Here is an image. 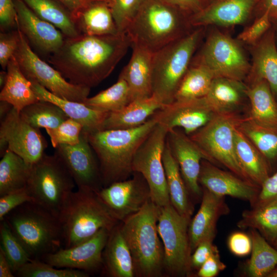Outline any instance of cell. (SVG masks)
Wrapping results in <instances>:
<instances>
[{"label": "cell", "mask_w": 277, "mask_h": 277, "mask_svg": "<svg viewBox=\"0 0 277 277\" xmlns=\"http://www.w3.org/2000/svg\"><path fill=\"white\" fill-rule=\"evenodd\" d=\"M216 113L204 97L186 101H174L164 105L151 116L168 131L182 128L190 135L205 125Z\"/></svg>", "instance_id": "ac0fdd59"}, {"label": "cell", "mask_w": 277, "mask_h": 277, "mask_svg": "<svg viewBox=\"0 0 277 277\" xmlns=\"http://www.w3.org/2000/svg\"><path fill=\"white\" fill-rule=\"evenodd\" d=\"M253 51L254 80H264L272 94L277 95V49L273 36L269 33L258 42Z\"/></svg>", "instance_id": "836d02e7"}, {"label": "cell", "mask_w": 277, "mask_h": 277, "mask_svg": "<svg viewBox=\"0 0 277 277\" xmlns=\"http://www.w3.org/2000/svg\"><path fill=\"white\" fill-rule=\"evenodd\" d=\"M213 240H206L200 243L191 255V268L197 269L211 256L218 254L217 248Z\"/></svg>", "instance_id": "f907efd6"}, {"label": "cell", "mask_w": 277, "mask_h": 277, "mask_svg": "<svg viewBox=\"0 0 277 277\" xmlns=\"http://www.w3.org/2000/svg\"><path fill=\"white\" fill-rule=\"evenodd\" d=\"M267 277H277V267L266 276Z\"/></svg>", "instance_id": "be15d7a7"}, {"label": "cell", "mask_w": 277, "mask_h": 277, "mask_svg": "<svg viewBox=\"0 0 277 277\" xmlns=\"http://www.w3.org/2000/svg\"><path fill=\"white\" fill-rule=\"evenodd\" d=\"M247 87L242 82L226 77H214L207 94L204 97L216 113L234 112L247 96Z\"/></svg>", "instance_id": "f546056e"}, {"label": "cell", "mask_w": 277, "mask_h": 277, "mask_svg": "<svg viewBox=\"0 0 277 277\" xmlns=\"http://www.w3.org/2000/svg\"><path fill=\"white\" fill-rule=\"evenodd\" d=\"M159 210L150 199L120 227L132 255L135 275L140 276H159L164 264L157 227Z\"/></svg>", "instance_id": "5b68a950"}, {"label": "cell", "mask_w": 277, "mask_h": 277, "mask_svg": "<svg viewBox=\"0 0 277 277\" xmlns=\"http://www.w3.org/2000/svg\"><path fill=\"white\" fill-rule=\"evenodd\" d=\"M17 14L13 0H0V25L2 31L16 28Z\"/></svg>", "instance_id": "db71d44e"}, {"label": "cell", "mask_w": 277, "mask_h": 277, "mask_svg": "<svg viewBox=\"0 0 277 277\" xmlns=\"http://www.w3.org/2000/svg\"><path fill=\"white\" fill-rule=\"evenodd\" d=\"M250 103L249 117L256 124L277 133V105L268 83L264 80L254 82L247 88Z\"/></svg>", "instance_id": "f1b7e54d"}, {"label": "cell", "mask_w": 277, "mask_h": 277, "mask_svg": "<svg viewBox=\"0 0 277 277\" xmlns=\"http://www.w3.org/2000/svg\"><path fill=\"white\" fill-rule=\"evenodd\" d=\"M118 31H126L140 8L142 0H107Z\"/></svg>", "instance_id": "f6af8a7d"}, {"label": "cell", "mask_w": 277, "mask_h": 277, "mask_svg": "<svg viewBox=\"0 0 277 277\" xmlns=\"http://www.w3.org/2000/svg\"><path fill=\"white\" fill-rule=\"evenodd\" d=\"M256 8L262 13L267 11L271 17L277 18V0H260Z\"/></svg>", "instance_id": "91938a15"}, {"label": "cell", "mask_w": 277, "mask_h": 277, "mask_svg": "<svg viewBox=\"0 0 277 277\" xmlns=\"http://www.w3.org/2000/svg\"><path fill=\"white\" fill-rule=\"evenodd\" d=\"M157 124L151 116L144 124L133 128L85 130L97 157L105 187L125 180L132 172V162L136 151Z\"/></svg>", "instance_id": "7a4b0ae2"}, {"label": "cell", "mask_w": 277, "mask_h": 277, "mask_svg": "<svg viewBox=\"0 0 277 277\" xmlns=\"http://www.w3.org/2000/svg\"><path fill=\"white\" fill-rule=\"evenodd\" d=\"M189 17L166 0H142L126 33L132 45L154 53L191 32Z\"/></svg>", "instance_id": "3957f363"}, {"label": "cell", "mask_w": 277, "mask_h": 277, "mask_svg": "<svg viewBox=\"0 0 277 277\" xmlns=\"http://www.w3.org/2000/svg\"><path fill=\"white\" fill-rule=\"evenodd\" d=\"M20 277H88L85 271L56 268L41 260H31L15 273Z\"/></svg>", "instance_id": "ee69618b"}, {"label": "cell", "mask_w": 277, "mask_h": 277, "mask_svg": "<svg viewBox=\"0 0 277 277\" xmlns=\"http://www.w3.org/2000/svg\"><path fill=\"white\" fill-rule=\"evenodd\" d=\"M74 21L81 34L104 35L120 33L107 0L93 3L83 10Z\"/></svg>", "instance_id": "4dcf8cb0"}, {"label": "cell", "mask_w": 277, "mask_h": 277, "mask_svg": "<svg viewBox=\"0 0 277 277\" xmlns=\"http://www.w3.org/2000/svg\"><path fill=\"white\" fill-rule=\"evenodd\" d=\"M22 118L36 129H52L69 118L53 103L39 100L24 107L20 112Z\"/></svg>", "instance_id": "ab89813d"}, {"label": "cell", "mask_w": 277, "mask_h": 277, "mask_svg": "<svg viewBox=\"0 0 277 277\" xmlns=\"http://www.w3.org/2000/svg\"><path fill=\"white\" fill-rule=\"evenodd\" d=\"M237 225L257 230L272 244L277 237V200L244 211Z\"/></svg>", "instance_id": "8d00e7d4"}, {"label": "cell", "mask_w": 277, "mask_h": 277, "mask_svg": "<svg viewBox=\"0 0 277 277\" xmlns=\"http://www.w3.org/2000/svg\"><path fill=\"white\" fill-rule=\"evenodd\" d=\"M162 160L170 203L179 213L190 219L193 208L179 164L172 153L167 139Z\"/></svg>", "instance_id": "d6a6232c"}, {"label": "cell", "mask_w": 277, "mask_h": 277, "mask_svg": "<svg viewBox=\"0 0 277 277\" xmlns=\"http://www.w3.org/2000/svg\"><path fill=\"white\" fill-rule=\"evenodd\" d=\"M0 197L1 221L15 208L26 202H33V199L26 187L10 192Z\"/></svg>", "instance_id": "c3c4849f"}, {"label": "cell", "mask_w": 277, "mask_h": 277, "mask_svg": "<svg viewBox=\"0 0 277 277\" xmlns=\"http://www.w3.org/2000/svg\"><path fill=\"white\" fill-rule=\"evenodd\" d=\"M19 33L15 30L2 31L0 33V64L6 70L9 61L14 56L19 43Z\"/></svg>", "instance_id": "681fc988"}, {"label": "cell", "mask_w": 277, "mask_h": 277, "mask_svg": "<svg viewBox=\"0 0 277 277\" xmlns=\"http://www.w3.org/2000/svg\"><path fill=\"white\" fill-rule=\"evenodd\" d=\"M277 200V170L264 182L258 199L252 207L263 205Z\"/></svg>", "instance_id": "f5cc1de1"}, {"label": "cell", "mask_w": 277, "mask_h": 277, "mask_svg": "<svg viewBox=\"0 0 277 277\" xmlns=\"http://www.w3.org/2000/svg\"><path fill=\"white\" fill-rule=\"evenodd\" d=\"M131 47V58L118 76L124 79L128 86L131 102L152 95L153 53L137 45H132Z\"/></svg>", "instance_id": "cb8c5ba5"}, {"label": "cell", "mask_w": 277, "mask_h": 277, "mask_svg": "<svg viewBox=\"0 0 277 277\" xmlns=\"http://www.w3.org/2000/svg\"><path fill=\"white\" fill-rule=\"evenodd\" d=\"M75 186L58 156L45 153L31 166L26 187L33 202L59 216Z\"/></svg>", "instance_id": "9c48e42d"}, {"label": "cell", "mask_w": 277, "mask_h": 277, "mask_svg": "<svg viewBox=\"0 0 277 277\" xmlns=\"http://www.w3.org/2000/svg\"><path fill=\"white\" fill-rule=\"evenodd\" d=\"M190 16L204 7L203 0H166Z\"/></svg>", "instance_id": "9f6ffc18"}, {"label": "cell", "mask_w": 277, "mask_h": 277, "mask_svg": "<svg viewBox=\"0 0 277 277\" xmlns=\"http://www.w3.org/2000/svg\"><path fill=\"white\" fill-rule=\"evenodd\" d=\"M110 231L102 229L76 245L61 248L46 255L42 261L60 268H71L89 272L103 264V252Z\"/></svg>", "instance_id": "2e32d148"}, {"label": "cell", "mask_w": 277, "mask_h": 277, "mask_svg": "<svg viewBox=\"0 0 277 277\" xmlns=\"http://www.w3.org/2000/svg\"><path fill=\"white\" fill-rule=\"evenodd\" d=\"M202 34L198 27L153 53L152 95L164 105L174 101Z\"/></svg>", "instance_id": "52a82bcc"}, {"label": "cell", "mask_w": 277, "mask_h": 277, "mask_svg": "<svg viewBox=\"0 0 277 277\" xmlns=\"http://www.w3.org/2000/svg\"><path fill=\"white\" fill-rule=\"evenodd\" d=\"M270 16L266 11L248 27L244 30L238 38L245 43L255 45L270 26Z\"/></svg>", "instance_id": "7dc6e473"}, {"label": "cell", "mask_w": 277, "mask_h": 277, "mask_svg": "<svg viewBox=\"0 0 277 277\" xmlns=\"http://www.w3.org/2000/svg\"><path fill=\"white\" fill-rule=\"evenodd\" d=\"M32 89L39 100L48 101L58 106L69 117L82 125L87 131L100 130L109 112L90 108L83 103L65 100L30 81Z\"/></svg>", "instance_id": "484cf974"}, {"label": "cell", "mask_w": 277, "mask_h": 277, "mask_svg": "<svg viewBox=\"0 0 277 277\" xmlns=\"http://www.w3.org/2000/svg\"><path fill=\"white\" fill-rule=\"evenodd\" d=\"M7 78V71H1L0 72V87L2 89L5 85Z\"/></svg>", "instance_id": "6125c7cd"}, {"label": "cell", "mask_w": 277, "mask_h": 277, "mask_svg": "<svg viewBox=\"0 0 277 277\" xmlns=\"http://www.w3.org/2000/svg\"><path fill=\"white\" fill-rule=\"evenodd\" d=\"M13 106L9 103L0 101V120L2 121L13 108Z\"/></svg>", "instance_id": "94428289"}, {"label": "cell", "mask_w": 277, "mask_h": 277, "mask_svg": "<svg viewBox=\"0 0 277 277\" xmlns=\"http://www.w3.org/2000/svg\"><path fill=\"white\" fill-rule=\"evenodd\" d=\"M103 264L110 276L133 277L135 275L132 255L120 227H114L109 233L103 252Z\"/></svg>", "instance_id": "4316f807"}, {"label": "cell", "mask_w": 277, "mask_h": 277, "mask_svg": "<svg viewBox=\"0 0 277 277\" xmlns=\"http://www.w3.org/2000/svg\"><path fill=\"white\" fill-rule=\"evenodd\" d=\"M225 268L226 265L221 261L219 254H216L209 258L202 265L197 275L200 277H214Z\"/></svg>", "instance_id": "11a10c76"}, {"label": "cell", "mask_w": 277, "mask_h": 277, "mask_svg": "<svg viewBox=\"0 0 277 277\" xmlns=\"http://www.w3.org/2000/svg\"><path fill=\"white\" fill-rule=\"evenodd\" d=\"M83 129L81 124L68 118L57 127L45 130L53 147L55 148L60 145H75L78 144Z\"/></svg>", "instance_id": "bcb514c9"}, {"label": "cell", "mask_w": 277, "mask_h": 277, "mask_svg": "<svg viewBox=\"0 0 277 277\" xmlns=\"http://www.w3.org/2000/svg\"><path fill=\"white\" fill-rule=\"evenodd\" d=\"M193 64L208 68L215 77L242 81L250 71V65L239 44L217 31L211 33Z\"/></svg>", "instance_id": "4fadbf2b"}, {"label": "cell", "mask_w": 277, "mask_h": 277, "mask_svg": "<svg viewBox=\"0 0 277 277\" xmlns=\"http://www.w3.org/2000/svg\"><path fill=\"white\" fill-rule=\"evenodd\" d=\"M39 17L58 28L66 37L81 34L69 10L57 0H23Z\"/></svg>", "instance_id": "e575fe53"}, {"label": "cell", "mask_w": 277, "mask_h": 277, "mask_svg": "<svg viewBox=\"0 0 277 277\" xmlns=\"http://www.w3.org/2000/svg\"><path fill=\"white\" fill-rule=\"evenodd\" d=\"M189 221L171 203L160 207L157 231L164 246V264L172 275L185 276L191 269Z\"/></svg>", "instance_id": "30bf717a"}, {"label": "cell", "mask_w": 277, "mask_h": 277, "mask_svg": "<svg viewBox=\"0 0 277 277\" xmlns=\"http://www.w3.org/2000/svg\"><path fill=\"white\" fill-rule=\"evenodd\" d=\"M7 222L31 260H41L63 247L59 216L34 202H26L6 215Z\"/></svg>", "instance_id": "277c9868"}, {"label": "cell", "mask_w": 277, "mask_h": 277, "mask_svg": "<svg viewBox=\"0 0 277 277\" xmlns=\"http://www.w3.org/2000/svg\"><path fill=\"white\" fill-rule=\"evenodd\" d=\"M214 77L212 72L205 66L193 64L180 83L174 101L190 100L204 97Z\"/></svg>", "instance_id": "f35d334b"}, {"label": "cell", "mask_w": 277, "mask_h": 277, "mask_svg": "<svg viewBox=\"0 0 277 277\" xmlns=\"http://www.w3.org/2000/svg\"><path fill=\"white\" fill-rule=\"evenodd\" d=\"M234 146L244 171L252 182L261 187L270 175L267 159L238 128L235 131Z\"/></svg>", "instance_id": "1f68e13d"}, {"label": "cell", "mask_w": 277, "mask_h": 277, "mask_svg": "<svg viewBox=\"0 0 277 277\" xmlns=\"http://www.w3.org/2000/svg\"><path fill=\"white\" fill-rule=\"evenodd\" d=\"M71 12L73 19L93 3L100 0H57Z\"/></svg>", "instance_id": "6f0895ef"}, {"label": "cell", "mask_w": 277, "mask_h": 277, "mask_svg": "<svg viewBox=\"0 0 277 277\" xmlns=\"http://www.w3.org/2000/svg\"><path fill=\"white\" fill-rule=\"evenodd\" d=\"M31 166L7 149L0 161V196L26 187Z\"/></svg>", "instance_id": "d590c367"}, {"label": "cell", "mask_w": 277, "mask_h": 277, "mask_svg": "<svg viewBox=\"0 0 277 277\" xmlns=\"http://www.w3.org/2000/svg\"><path fill=\"white\" fill-rule=\"evenodd\" d=\"M228 245L230 251L239 256L248 255L252 247L250 236L242 232L232 233L229 237Z\"/></svg>", "instance_id": "816d5d0a"}, {"label": "cell", "mask_w": 277, "mask_h": 277, "mask_svg": "<svg viewBox=\"0 0 277 277\" xmlns=\"http://www.w3.org/2000/svg\"><path fill=\"white\" fill-rule=\"evenodd\" d=\"M130 102L128 86L124 79L118 77L111 86L88 97L83 103L94 110L111 112L121 110Z\"/></svg>", "instance_id": "60d3db41"}, {"label": "cell", "mask_w": 277, "mask_h": 277, "mask_svg": "<svg viewBox=\"0 0 277 277\" xmlns=\"http://www.w3.org/2000/svg\"><path fill=\"white\" fill-rule=\"evenodd\" d=\"M260 0H211L196 13L189 17L192 27L230 26L243 23Z\"/></svg>", "instance_id": "44dd1931"}, {"label": "cell", "mask_w": 277, "mask_h": 277, "mask_svg": "<svg viewBox=\"0 0 277 277\" xmlns=\"http://www.w3.org/2000/svg\"><path fill=\"white\" fill-rule=\"evenodd\" d=\"M14 274L4 250L0 247V277H14Z\"/></svg>", "instance_id": "680465c9"}, {"label": "cell", "mask_w": 277, "mask_h": 277, "mask_svg": "<svg viewBox=\"0 0 277 277\" xmlns=\"http://www.w3.org/2000/svg\"><path fill=\"white\" fill-rule=\"evenodd\" d=\"M168 132L157 123L137 149L132 162V171L142 175L151 201L159 207L171 203L162 160Z\"/></svg>", "instance_id": "7c38bea8"}, {"label": "cell", "mask_w": 277, "mask_h": 277, "mask_svg": "<svg viewBox=\"0 0 277 277\" xmlns=\"http://www.w3.org/2000/svg\"><path fill=\"white\" fill-rule=\"evenodd\" d=\"M229 211L224 196L216 195L204 188L200 207L189 226L191 253L202 241L206 240L213 241L219 219L228 214Z\"/></svg>", "instance_id": "603a6c76"}, {"label": "cell", "mask_w": 277, "mask_h": 277, "mask_svg": "<svg viewBox=\"0 0 277 277\" xmlns=\"http://www.w3.org/2000/svg\"><path fill=\"white\" fill-rule=\"evenodd\" d=\"M199 182L204 188L216 195L247 201L251 206L256 201L261 190L259 185L221 169L205 160L202 161Z\"/></svg>", "instance_id": "ffe728a7"}, {"label": "cell", "mask_w": 277, "mask_h": 277, "mask_svg": "<svg viewBox=\"0 0 277 277\" xmlns=\"http://www.w3.org/2000/svg\"><path fill=\"white\" fill-rule=\"evenodd\" d=\"M54 153L65 166L78 189L98 191L102 184L97 157L83 129L80 142L75 145H60Z\"/></svg>", "instance_id": "9a60e30c"}, {"label": "cell", "mask_w": 277, "mask_h": 277, "mask_svg": "<svg viewBox=\"0 0 277 277\" xmlns=\"http://www.w3.org/2000/svg\"><path fill=\"white\" fill-rule=\"evenodd\" d=\"M243 119L234 112L216 113L190 137L203 151L206 161L221 164L238 176L252 182L241 166L235 151V131Z\"/></svg>", "instance_id": "ba28073f"}, {"label": "cell", "mask_w": 277, "mask_h": 277, "mask_svg": "<svg viewBox=\"0 0 277 277\" xmlns=\"http://www.w3.org/2000/svg\"><path fill=\"white\" fill-rule=\"evenodd\" d=\"M252 243L251 258L246 272L251 277L266 276L277 267V249L256 230L250 229Z\"/></svg>", "instance_id": "74e56055"}, {"label": "cell", "mask_w": 277, "mask_h": 277, "mask_svg": "<svg viewBox=\"0 0 277 277\" xmlns=\"http://www.w3.org/2000/svg\"><path fill=\"white\" fill-rule=\"evenodd\" d=\"M59 218L63 233L62 248L85 241L102 229L110 231L118 221L96 192L83 189L71 193Z\"/></svg>", "instance_id": "8992f818"}, {"label": "cell", "mask_w": 277, "mask_h": 277, "mask_svg": "<svg viewBox=\"0 0 277 277\" xmlns=\"http://www.w3.org/2000/svg\"><path fill=\"white\" fill-rule=\"evenodd\" d=\"M16 27L33 50L48 58L62 46L65 36L55 26L37 16L23 0H13Z\"/></svg>", "instance_id": "e0dca14e"}, {"label": "cell", "mask_w": 277, "mask_h": 277, "mask_svg": "<svg viewBox=\"0 0 277 277\" xmlns=\"http://www.w3.org/2000/svg\"><path fill=\"white\" fill-rule=\"evenodd\" d=\"M96 192L117 220L137 212L150 199L148 185L137 178L113 182Z\"/></svg>", "instance_id": "d6986e66"}, {"label": "cell", "mask_w": 277, "mask_h": 277, "mask_svg": "<svg viewBox=\"0 0 277 277\" xmlns=\"http://www.w3.org/2000/svg\"><path fill=\"white\" fill-rule=\"evenodd\" d=\"M238 128L268 160L277 157V133L256 124L248 116Z\"/></svg>", "instance_id": "b9f144b4"}, {"label": "cell", "mask_w": 277, "mask_h": 277, "mask_svg": "<svg viewBox=\"0 0 277 277\" xmlns=\"http://www.w3.org/2000/svg\"><path fill=\"white\" fill-rule=\"evenodd\" d=\"M7 78L0 92V101L11 104L19 112L24 107L39 101L31 81L22 72L14 56L8 62Z\"/></svg>", "instance_id": "83f0119b"}, {"label": "cell", "mask_w": 277, "mask_h": 277, "mask_svg": "<svg viewBox=\"0 0 277 277\" xmlns=\"http://www.w3.org/2000/svg\"><path fill=\"white\" fill-rule=\"evenodd\" d=\"M16 28L19 40L14 56L28 80L65 100L83 103L88 97L90 88L75 85L67 81L57 69L39 57L18 28Z\"/></svg>", "instance_id": "8fae6325"}, {"label": "cell", "mask_w": 277, "mask_h": 277, "mask_svg": "<svg viewBox=\"0 0 277 277\" xmlns=\"http://www.w3.org/2000/svg\"><path fill=\"white\" fill-rule=\"evenodd\" d=\"M272 244L274 246V247L277 249V237L275 239L274 241L273 242Z\"/></svg>", "instance_id": "e7e4bbea"}, {"label": "cell", "mask_w": 277, "mask_h": 277, "mask_svg": "<svg viewBox=\"0 0 277 277\" xmlns=\"http://www.w3.org/2000/svg\"><path fill=\"white\" fill-rule=\"evenodd\" d=\"M205 0H203L204 2H205Z\"/></svg>", "instance_id": "03108f58"}, {"label": "cell", "mask_w": 277, "mask_h": 277, "mask_svg": "<svg viewBox=\"0 0 277 277\" xmlns=\"http://www.w3.org/2000/svg\"><path fill=\"white\" fill-rule=\"evenodd\" d=\"M47 143L39 129L24 121L13 107L1 121L0 153L2 156L7 149L32 165L45 154Z\"/></svg>", "instance_id": "5bb4252c"}, {"label": "cell", "mask_w": 277, "mask_h": 277, "mask_svg": "<svg viewBox=\"0 0 277 277\" xmlns=\"http://www.w3.org/2000/svg\"><path fill=\"white\" fill-rule=\"evenodd\" d=\"M0 237L1 247L4 250L15 274L31 259L4 220L1 221Z\"/></svg>", "instance_id": "7bdbcfd3"}, {"label": "cell", "mask_w": 277, "mask_h": 277, "mask_svg": "<svg viewBox=\"0 0 277 277\" xmlns=\"http://www.w3.org/2000/svg\"><path fill=\"white\" fill-rule=\"evenodd\" d=\"M164 106L153 95L134 100L121 110L109 112L100 130L127 129L138 127Z\"/></svg>", "instance_id": "d4e9b609"}, {"label": "cell", "mask_w": 277, "mask_h": 277, "mask_svg": "<svg viewBox=\"0 0 277 277\" xmlns=\"http://www.w3.org/2000/svg\"><path fill=\"white\" fill-rule=\"evenodd\" d=\"M167 141L186 186L192 193L200 195L199 178L202 161L206 160L205 154L190 137L177 128L168 131Z\"/></svg>", "instance_id": "7402d4cb"}, {"label": "cell", "mask_w": 277, "mask_h": 277, "mask_svg": "<svg viewBox=\"0 0 277 277\" xmlns=\"http://www.w3.org/2000/svg\"><path fill=\"white\" fill-rule=\"evenodd\" d=\"M131 45L127 33L81 34L65 37L47 61L70 83L91 89L109 76Z\"/></svg>", "instance_id": "6da1fadb"}]
</instances>
